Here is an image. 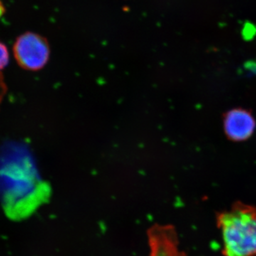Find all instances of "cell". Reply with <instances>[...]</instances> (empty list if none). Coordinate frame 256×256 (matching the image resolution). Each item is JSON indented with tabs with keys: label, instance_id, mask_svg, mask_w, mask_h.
<instances>
[{
	"label": "cell",
	"instance_id": "cell-1",
	"mask_svg": "<svg viewBox=\"0 0 256 256\" xmlns=\"http://www.w3.org/2000/svg\"><path fill=\"white\" fill-rule=\"evenodd\" d=\"M50 188L26 150L12 146L0 156V201L6 216H30L48 200Z\"/></svg>",
	"mask_w": 256,
	"mask_h": 256
},
{
	"label": "cell",
	"instance_id": "cell-2",
	"mask_svg": "<svg viewBox=\"0 0 256 256\" xmlns=\"http://www.w3.org/2000/svg\"><path fill=\"white\" fill-rule=\"evenodd\" d=\"M223 256H256V207L236 202L216 214Z\"/></svg>",
	"mask_w": 256,
	"mask_h": 256
},
{
	"label": "cell",
	"instance_id": "cell-3",
	"mask_svg": "<svg viewBox=\"0 0 256 256\" xmlns=\"http://www.w3.org/2000/svg\"><path fill=\"white\" fill-rule=\"evenodd\" d=\"M14 54L22 68L31 70L43 68L50 58V48L46 38L36 34H24L15 42Z\"/></svg>",
	"mask_w": 256,
	"mask_h": 256
},
{
	"label": "cell",
	"instance_id": "cell-4",
	"mask_svg": "<svg viewBox=\"0 0 256 256\" xmlns=\"http://www.w3.org/2000/svg\"><path fill=\"white\" fill-rule=\"evenodd\" d=\"M148 256H188L180 248L176 228L171 225H156L148 229Z\"/></svg>",
	"mask_w": 256,
	"mask_h": 256
},
{
	"label": "cell",
	"instance_id": "cell-5",
	"mask_svg": "<svg viewBox=\"0 0 256 256\" xmlns=\"http://www.w3.org/2000/svg\"><path fill=\"white\" fill-rule=\"evenodd\" d=\"M256 121L250 112L242 108L228 111L224 118V129L228 138L234 141L248 139L254 132Z\"/></svg>",
	"mask_w": 256,
	"mask_h": 256
},
{
	"label": "cell",
	"instance_id": "cell-6",
	"mask_svg": "<svg viewBox=\"0 0 256 256\" xmlns=\"http://www.w3.org/2000/svg\"><path fill=\"white\" fill-rule=\"evenodd\" d=\"M9 62V53L8 48L3 44L0 43V70L4 68Z\"/></svg>",
	"mask_w": 256,
	"mask_h": 256
},
{
	"label": "cell",
	"instance_id": "cell-7",
	"mask_svg": "<svg viewBox=\"0 0 256 256\" xmlns=\"http://www.w3.org/2000/svg\"><path fill=\"white\" fill-rule=\"evenodd\" d=\"M4 6H3L1 2H0V18H1L2 15L4 13Z\"/></svg>",
	"mask_w": 256,
	"mask_h": 256
}]
</instances>
